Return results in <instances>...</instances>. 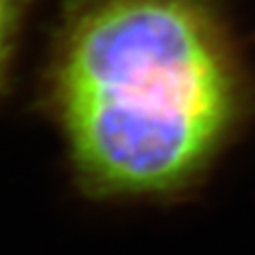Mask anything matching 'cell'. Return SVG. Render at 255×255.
<instances>
[{
	"instance_id": "6da1fadb",
	"label": "cell",
	"mask_w": 255,
	"mask_h": 255,
	"mask_svg": "<svg viewBox=\"0 0 255 255\" xmlns=\"http://www.w3.org/2000/svg\"><path fill=\"white\" fill-rule=\"evenodd\" d=\"M75 161L115 193L197 183L255 113V81L219 0H99L62 52Z\"/></svg>"
},
{
	"instance_id": "7a4b0ae2",
	"label": "cell",
	"mask_w": 255,
	"mask_h": 255,
	"mask_svg": "<svg viewBox=\"0 0 255 255\" xmlns=\"http://www.w3.org/2000/svg\"><path fill=\"white\" fill-rule=\"evenodd\" d=\"M16 12H18V0H0V71L4 67L10 40L14 34Z\"/></svg>"
}]
</instances>
